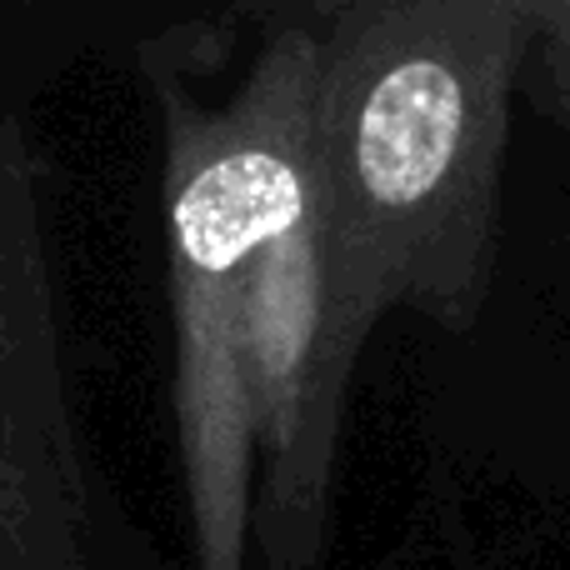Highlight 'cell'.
Masks as SVG:
<instances>
[{
	"label": "cell",
	"instance_id": "6da1fadb",
	"mask_svg": "<svg viewBox=\"0 0 570 570\" xmlns=\"http://www.w3.org/2000/svg\"><path fill=\"white\" fill-rule=\"evenodd\" d=\"M531 46L535 0L315 6L311 180L345 351L391 311L451 335L485 315Z\"/></svg>",
	"mask_w": 570,
	"mask_h": 570
},
{
	"label": "cell",
	"instance_id": "7a4b0ae2",
	"mask_svg": "<svg viewBox=\"0 0 570 570\" xmlns=\"http://www.w3.org/2000/svg\"><path fill=\"white\" fill-rule=\"evenodd\" d=\"M315 6L281 10L226 100L166 80V271L176 455L190 570H250L256 425L246 391L250 271L311 206Z\"/></svg>",
	"mask_w": 570,
	"mask_h": 570
},
{
	"label": "cell",
	"instance_id": "3957f363",
	"mask_svg": "<svg viewBox=\"0 0 570 570\" xmlns=\"http://www.w3.org/2000/svg\"><path fill=\"white\" fill-rule=\"evenodd\" d=\"M0 570H150L70 391L36 150L0 116Z\"/></svg>",
	"mask_w": 570,
	"mask_h": 570
},
{
	"label": "cell",
	"instance_id": "277c9868",
	"mask_svg": "<svg viewBox=\"0 0 570 570\" xmlns=\"http://www.w3.org/2000/svg\"><path fill=\"white\" fill-rule=\"evenodd\" d=\"M521 90L546 120L570 130V0H535V46Z\"/></svg>",
	"mask_w": 570,
	"mask_h": 570
}]
</instances>
